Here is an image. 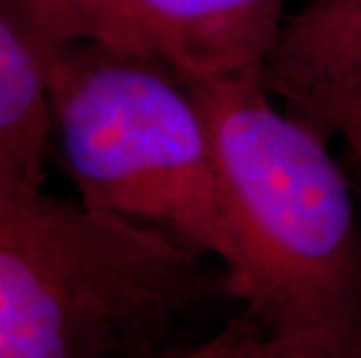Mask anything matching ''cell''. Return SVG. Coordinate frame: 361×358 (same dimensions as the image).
Wrapping results in <instances>:
<instances>
[{
  "instance_id": "ba28073f",
  "label": "cell",
  "mask_w": 361,
  "mask_h": 358,
  "mask_svg": "<svg viewBox=\"0 0 361 358\" xmlns=\"http://www.w3.org/2000/svg\"><path fill=\"white\" fill-rule=\"evenodd\" d=\"M37 191H26V188H19L10 184V181H5L0 177V224L5 221V217L10 215V212L17 207L19 203H24L28 196H33Z\"/></svg>"
},
{
  "instance_id": "7a4b0ae2",
  "label": "cell",
  "mask_w": 361,
  "mask_h": 358,
  "mask_svg": "<svg viewBox=\"0 0 361 358\" xmlns=\"http://www.w3.org/2000/svg\"><path fill=\"white\" fill-rule=\"evenodd\" d=\"M187 84L210 126L238 240L233 300L268 333L359 312L361 219L324 135L278 108L261 72Z\"/></svg>"
},
{
  "instance_id": "277c9868",
  "label": "cell",
  "mask_w": 361,
  "mask_h": 358,
  "mask_svg": "<svg viewBox=\"0 0 361 358\" xmlns=\"http://www.w3.org/2000/svg\"><path fill=\"white\" fill-rule=\"evenodd\" d=\"M37 42L157 60L184 82L261 72L287 0H3Z\"/></svg>"
},
{
  "instance_id": "9c48e42d",
  "label": "cell",
  "mask_w": 361,
  "mask_h": 358,
  "mask_svg": "<svg viewBox=\"0 0 361 358\" xmlns=\"http://www.w3.org/2000/svg\"><path fill=\"white\" fill-rule=\"evenodd\" d=\"M345 142H348V149H350V158H352V161L361 163V126L352 128V131L345 135Z\"/></svg>"
},
{
  "instance_id": "6da1fadb",
  "label": "cell",
  "mask_w": 361,
  "mask_h": 358,
  "mask_svg": "<svg viewBox=\"0 0 361 358\" xmlns=\"http://www.w3.org/2000/svg\"><path fill=\"white\" fill-rule=\"evenodd\" d=\"M228 300L210 258L80 198L42 188L0 224V358H180Z\"/></svg>"
},
{
  "instance_id": "30bf717a",
  "label": "cell",
  "mask_w": 361,
  "mask_h": 358,
  "mask_svg": "<svg viewBox=\"0 0 361 358\" xmlns=\"http://www.w3.org/2000/svg\"><path fill=\"white\" fill-rule=\"evenodd\" d=\"M352 165H355V174H357V188H359V196H361V163L352 161Z\"/></svg>"
},
{
  "instance_id": "8fae6325",
  "label": "cell",
  "mask_w": 361,
  "mask_h": 358,
  "mask_svg": "<svg viewBox=\"0 0 361 358\" xmlns=\"http://www.w3.org/2000/svg\"><path fill=\"white\" fill-rule=\"evenodd\" d=\"M348 3H350V5L355 7V10H357V12L361 14V0H348Z\"/></svg>"
},
{
  "instance_id": "52a82bcc",
  "label": "cell",
  "mask_w": 361,
  "mask_h": 358,
  "mask_svg": "<svg viewBox=\"0 0 361 358\" xmlns=\"http://www.w3.org/2000/svg\"><path fill=\"white\" fill-rule=\"evenodd\" d=\"M264 333L266 328L259 319L243 309L240 314L228 317L210 338L198 342L180 358H247Z\"/></svg>"
},
{
  "instance_id": "3957f363",
  "label": "cell",
  "mask_w": 361,
  "mask_h": 358,
  "mask_svg": "<svg viewBox=\"0 0 361 358\" xmlns=\"http://www.w3.org/2000/svg\"><path fill=\"white\" fill-rule=\"evenodd\" d=\"M35 44L54 147L80 200L210 258L228 284L240 254L210 126L189 84L157 60L96 44Z\"/></svg>"
},
{
  "instance_id": "8992f818",
  "label": "cell",
  "mask_w": 361,
  "mask_h": 358,
  "mask_svg": "<svg viewBox=\"0 0 361 358\" xmlns=\"http://www.w3.org/2000/svg\"><path fill=\"white\" fill-rule=\"evenodd\" d=\"M247 358H361V309L305 328L266 331Z\"/></svg>"
},
{
  "instance_id": "5b68a950",
  "label": "cell",
  "mask_w": 361,
  "mask_h": 358,
  "mask_svg": "<svg viewBox=\"0 0 361 358\" xmlns=\"http://www.w3.org/2000/svg\"><path fill=\"white\" fill-rule=\"evenodd\" d=\"M51 144V105L40 49L0 0V177L26 191H42Z\"/></svg>"
}]
</instances>
